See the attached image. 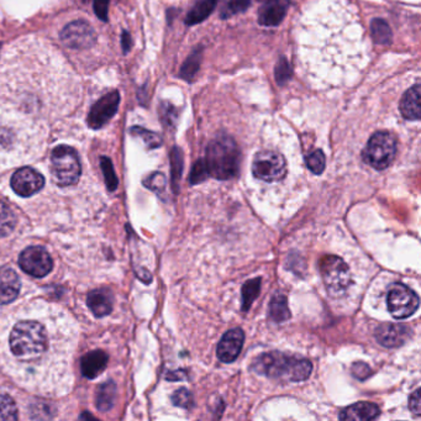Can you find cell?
Listing matches in <instances>:
<instances>
[{"label":"cell","mask_w":421,"mask_h":421,"mask_svg":"<svg viewBox=\"0 0 421 421\" xmlns=\"http://www.w3.org/2000/svg\"><path fill=\"white\" fill-rule=\"evenodd\" d=\"M217 4H218V0H199L187 15L185 24L192 26V25L202 23L210 16Z\"/></svg>","instance_id":"21"},{"label":"cell","mask_w":421,"mask_h":421,"mask_svg":"<svg viewBox=\"0 0 421 421\" xmlns=\"http://www.w3.org/2000/svg\"><path fill=\"white\" fill-rule=\"evenodd\" d=\"M370 33L372 38L378 45H389L392 42V28L388 23L382 19H373L370 23Z\"/></svg>","instance_id":"24"},{"label":"cell","mask_w":421,"mask_h":421,"mask_svg":"<svg viewBox=\"0 0 421 421\" xmlns=\"http://www.w3.org/2000/svg\"><path fill=\"white\" fill-rule=\"evenodd\" d=\"M116 399V385L114 382H105L103 383L99 389H98L97 398H95V404H97L98 410L103 412H109L114 407Z\"/></svg>","instance_id":"22"},{"label":"cell","mask_w":421,"mask_h":421,"mask_svg":"<svg viewBox=\"0 0 421 421\" xmlns=\"http://www.w3.org/2000/svg\"><path fill=\"white\" fill-rule=\"evenodd\" d=\"M319 269L330 296H343L351 284V274L345 261L338 256H324L320 259Z\"/></svg>","instance_id":"6"},{"label":"cell","mask_w":421,"mask_h":421,"mask_svg":"<svg viewBox=\"0 0 421 421\" xmlns=\"http://www.w3.org/2000/svg\"><path fill=\"white\" fill-rule=\"evenodd\" d=\"M19 264L25 274L36 278L45 277L53 267L51 256L41 246H31L23 251L19 257Z\"/></svg>","instance_id":"10"},{"label":"cell","mask_w":421,"mask_h":421,"mask_svg":"<svg viewBox=\"0 0 421 421\" xmlns=\"http://www.w3.org/2000/svg\"><path fill=\"white\" fill-rule=\"evenodd\" d=\"M412 336V330L407 325L385 323L375 329L377 341L388 348H400Z\"/></svg>","instance_id":"13"},{"label":"cell","mask_w":421,"mask_h":421,"mask_svg":"<svg viewBox=\"0 0 421 421\" xmlns=\"http://www.w3.org/2000/svg\"><path fill=\"white\" fill-rule=\"evenodd\" d=\"M172 402L177 407H184V409H190L194 404L193 395L188 389L185 388L178 389L177 392H175V394L172 395Z\"/></svg>","instance_id":"35"},{"label":"cell","mask_w":421,"mask_h":421,"mask_svg":"<svg viewBox=\"0 0 421 421\" xmlns=\"http://www.w3.org/2000/svg\"><path fill=\"white\" fill-rule=\"evenodd\" d=\"M205 163L209 176L220 181H227L237 176L240 168V150L229 136L213 140L207 148Z\"/></svg>","instance_id":"3"},{"label":"cell","mask_w":421,"mask_h":421,"mask_svg":"<svg viewBox=\"0 0 421 421\" xmlns=\"http://www.w3.org/2000/svg\"><path fill=\"white\" fill-rule=\"evenodd\" d=\"M16 227V217L8 204L0 200V239L9 237Z\"/></svg>","instance_id":"25"},{"label":"cell","mask_w":421,"mask_h":421,"mask_svg":"<svg viewBox=\"0 0 421 421\" xmlns=\"http://www.w3.org/2000/svg\"><path fill=\"white\" fill-rule=\"evenodd\" d=\"M292 77V68L291 65L284 57L278 61L277 66H276V79H277L278 84H286L288 80Z\"/></svg>","instance_id":"36"},{"label":"cell","mask_w":421,"mask_h":421,"mask_svg":"<svg viewBox=\"0 0 421 421\" xmlns=\"http://www.w3.org/2000/svg\"><path fill=\"white\" fill-rule=\"evenodd\" d=\"M120 103V94L114 92L108 93L104 97L100 98L89 111L88 125L93 130L102 129L107 125L108 121L115 115Z\"/></svg>","instance_id":"11"},{"label":"cell","mask_w":421,"mask_h":421,"mask_svg":"<svg viewBox=\"0 0 421 421\" xmlns=\"http://www.w3.org/2000/svg\"><path fill=\"white\" fill-rule=\"evenodd\" d=\"M60 37L65 46L73 50H88L97 42L95 30L84 20H77L66 25Z\"/></svg>","instance_id":"9"},{"label":"cell","mask_w":421,"mask_h":421,"mask_svg":"<svg viewBox=\"0 0 421 421\" xmlns=\"http://www.w3.org/2000/svg\"><path fill=\"white\" fill-rule=\"evenodd\" d=\"M171 171L173 188H176L177 189L178 184H180V181H181L182 172H183V155H182V151L178 147H175L172 150Z\"/></svg>","instance_id":"28"},{"label":"cell","mask_w":421,"mask_h":421,"mask_svg":"<svg viewBox=\"0 0 421 421\" xmlns=\"http://www.w3.org/2000/svg\"><path fill=\"white\" fill-rule=\"evenodd\" d=\"M130 48H131V36H130L129 33H126L124 31L123 33V50L125 53L130 51Z\"/></svg>","instance_id":"42"},{"label":"cell","mask_w":421,"mask_h":421,"mask_svg":"<svg viewBox=\"0 0 421 421\" xmlns=\"http://www.w3.org/2000/svg\"><path fill=\"white\" fill-rule=\"evenodd\" d=\"M397 153V140L393 135L387 131L375 132L367 142L362 152V157L367 165L373 167L377 171L388 168Z\"/></svg>","instance_id":"4"},{"label":"cell","mask_w":421,"mask_h":421,"mask_svg":"<svg viewBox=\"0 0 421 421\" xmlns=\"http://www.w3.org/2000/svg\"><path fill=\"white\" fill-rule=\"evenodd\" d=\"M291 311L288 308L287 296L283 294H276L269 303V318L274 323L281 324L291 319Z\"/></svg>","instance_id":"23"},{"label":"cell","mask_w":421,"mask_h":421,"mask_svg":"<svg viewBox=\"0 0 421 421\" xmlns=\"http://www.w3.org/2000/svg\"><path fill=\"white\" fill-rule=\"evenodd\" d=\"M259 291H261V278H255V279L247 281L242 286V289H241V294H242L241 309H242V311H247L250 309L252 303L259 296Z\"/></svg>","instance_id":"26"},{"label":"cell","mask_w":421,"mask_h":421,"mask_svg":"<svg viewBox=\"0 0 421 421\" xmlns=\"http://www.w3.org/2000/svg\"><path fill=\"white\" fill-rule=\"evenodd\" d=\"M100 166H102L103 173L105 176L108 189L110 190V192H114L118 188L119 181H118V177H116L115 171H114L113 163H111L109 158L102 157L100 158Z\"/></svg>","instance_id":"32"},{"label":"cell","mask_w":421,"mask_h":421,"mask_svg":"<svg viewBox=\"0 0 421 421\" xmlns=\"http://www.w3.org/2000/svg\"><path fill=\"white\" fill-rule=\"evenodd\" d=\"M306 166L314 175L319 176L325 170V155L321 150H315L306 158Z\"/></svg>","instance_id":"31"},{"label":"cell","mask_w":421,"mask_h":421,"mask_svg":"<svg viewBox=\"0 0 421 421\" xmlns=\"http://www.w3.org/2000/svg\"><path fill=\"white\" fill-rule=\"evenodd\" d=\"M108 361H109V357L105 352L95 350L83 356L80 361V370L85 378L94 380L102 373L103 370H105Z\"/></svg>","instance_id":"19"},{"label":"cell","mask_w":421,"mask_h":421,"mask_svg":"<svg viewBox=\"0 0 421 421\" xmlns=\"http://www.w3.org/2000/svg\"><path fill=\"white\" fill-rule=\"evenodd\" d=\"M209 177L208 167L204 160H198L190 171V184H199Z\"/></svg>","instance_id":"33"},{"label":"cell","mask_w":421,"mask_h":421,"mask_svg":"<svg viewBox=\"0 0 421 421\" xmlns=\"http://www.w3.org/2000/svg\"><path fill=\"white\" fill-rule=\"evenodd\" d=\"M45 178L40 172L31 167H24L15 172L11 177V188L16 194L28 198L36 194L43 188Z\"/></svg>","instance_id":"12"},{"label":"cell","mask_w":421,"mask_h":421,"mask_svg":"<svg viewBox=\"0 0 421 421\" xmlns=\"http://www.w3.org/2000/svg\"><path fill=\"white\" fill-rule=\"evenodd\" d=\"M0 48H1V45H0Z\"/></svg>","instance_id":"43"},{"label":"cell","mask_w":421,"mask_h":421,"mask_svg":"<svg viewBox=\"0 0 421 421\" xmlns=\"http://www.w3.org/2000/svg\"><path fill=\"white\" fill-rule=\"evenodd\" d=\"M352 375L358 380H365L372 375L370 366L365 362H356L352 365Z\"/></svg>","instance_id":"38"},{"label":"cell","mask_w":421,"mask_h":421,"mask_svg":"<svg viewBox=\"0 0 421 421\" xmlns=\"http://www.w3.org/2000/svg\"><path fill=\"white\" fill-rule=\"evenodd\" d=\"M402 115L407 120H420V85L415 84L404 94L400 105H399Z\"/></svg>","instance_id":"20"},{"label":"cell","mask_w":421,"mask_h":421,"mask_svg":"<svg viewBox=\"0 0 421 421\" xmlns=\"http://www.w3.org/2000/svg\"><path fill=\"white\" fill-rule=\"evenodd\" d=\"M21 282L18 274L8 267H0V304H9L18 298Z\"/></svg>","instance_id":"16"},{"label":"cell","mask_w":421,"mask_h":421,"mask_svg":"<svg viewBox=\"0 0 421 421\" xmlns=\"http://www.w3.org/2000/svg\"><path fill=\"white\" fill-rule=\"evenodd\" d=\"M252 367L259 375L286 382H303L309 378L313 370V365L309 360L288 356L281 352L261 355L256 358Z\"/></svg>","instance_id":"1"},{"label":"cell","mask_w":421,"mask_h":421,"mask_svg":"<svg viewBox=\"0 0 421 421\" xmlns=\"http://www.w3.org/2000/svg\"><path fill=\"white\" fill-rule=\"evenodd\" d=\"M166 177L161 172H155L144 181V184L148 189L153 190L156 193H163L166 189Z\"/></svg>","instance_id":"34"},{"label":"cell","mask_w":421,"mask_h":421,"mask_svg":"<svg viewBox=\"0 0 421 421\" xmlns=\"http://www.w3.org/2000/svg\"><path fill=\"white\" fill-rule=\"evenodd\" d=\"M420 389H417L409 398V409L412 410L415 415H420L421 412V399Z\"/></svg>","instance_id":"40"},{"label":"cell","mask_w":421,"mask_h":421,"mask_svg":"<svg viewBox=\"0 0 421 421\" xmlns=\"http://www.w3.org/2000/svg\"><path fill=\"white\" fill-rule=\"evenodd\" d=\"M244 340H245V333L240 328L229 330L219 343L218 350H217L219 360L224 363L237 361L244 346Z\"/></svg>","instance_id":"14"},{"label":"cell","mask_w":421,"mask_h":421,"mask_svg":"<svg viewBox=\"0 0 421 421\" xmlns=\"http://www.w3.org/2000/svg\"><path fill=\"white\" fill-rule=\"evenodd\" d=\"M51 170L57 184L61 187L76 184L82 171L78 153L70 146H57L52 151Z\"/></svg>","instance_id":"5"},{"label":"cell","mask_w":421,"mask_h":421,"mask_svg":"<svg viewBox=\"0 0 421 421\" xmlns=\"http://www.w3.org/2000/svg\"><path fill=\"white\" fill-rule=\"evenodd\" d=\"M89 309L92 311L93 314L97 318H103L110 314L113 311V304H114V298L113 293L109 289L102 288V289H95L89 293L87 298Z\"/></svg>","instance_id":"18"},{"label":"cell","mask_w":421,"mask_h":421,"mask_svg":"<svg viewBox=\"0 0 421 421\" xmlns=\"http://www.w3.org/2000/svg\"><path fill=\"white\" fill-rule=\"evenodd\" d=\"M9 348L16 358L31 362L41 358L48 348V333L41 323L24 320L14 325L9 338Z\"/></svg>","instance_id":"2"},{"label":"cell","mask_w":421,"mask_h":421,"mask_svg":"<svg viewBox=\"0 0 421 421\" xmlns=\"http://www.w3.org/2000/svg\"><path fill=\"white\" fill-rule=\"evenodd\" d=\"M130 132L134 136L144 140V142L148 148H157L162 145V139L160 137V135L152 132V131H148V130L142 129L139 126H134V128H131Z\"/></svg>","instance_id":"30"},{"label":"cell","mask_w":421,"mask_h":421,"mask_svg":"<svg viewBox=\"0 0 421 421\" xmlns=\"http://www.w3.org/2000/svg\"><path fill=\"white\" fill-rule=\"evenodd\" d=\"M289 0H267L259 10V23L264 26H277L286 18Z\"/></svg>","instance_id":"15"},{"label":"cell","mask_w":421,"mask_h":421,"mask_svg":"<svg viewBox=\"0 0 421 421\" xmlns=\"http://www.w3.org/2000/svg\"><path fill=\"white\" fill-rule=\"evenodd\" d=\"M18 407L6 394H0V420H16Z\"/></svg>","instance_id":"29"},{"label":"cell","mask_w":421,"mask_h":421,"mask_svg":"<svg viewBox=\"0 0 421 421\" xmlns=\"http://www.w3.org/2000/svg\"><path fill=\"white\" fill-rule=\"evenodd\" d=\"M420 299L417 293L403 283H394L387 296V306L394 319H407L417 311Z\"/></svg>","instance_id":"7"},{"label":"cell","mask_w":421,"mask_h":421,"mask_svg":"<svg viewBox=\"0 0 421 421\" xmlns=\"http://www.w3.org/2000/svg\"><path fill=\"white\" fill-rule=\"evenodd\" d=\"M252 0H229L227 6V14L222 15V16H230V15L239 14L245 11L249 6L251 5Z\"/></svg>","instance_id":"37"},{"label":"cell","mask_w":421,"mask_h":421,"mask_svg":"<svg viewBox=\"0 0 421 421\" xmlns=\"http://www.w3.org/2000/svg\"><path fill=\"white\" fill-rule=\"evenodd\" d=\"M168 380H183L187 378V372L183 370H175V372H170L166 377Z\"/></svg>","instance_id":"41"},{"label":"cell","mask_w":421,"mask_h":421,"mask_svg":"<svg viewBox=\"0 0 421 421\" xmlns=\"http://www.w3.org/2000/svg\"><path fill=\"white\" fill-rule=\"evenodd\" d=\"M109 1L110 0H94V11L98 18L104 23L108 21V10H109Z\"/></svg>","instance_id":"39"},{"label":"cell","mask_w":421,"mask_h":421,"mask_svg":"<svg viewBox=\"0 0 421 421\" xmlns=\"http://www.w3.org/2000/svg\"><path fill=\"white\" fill-rule=\"evenodd\" d=\"M200 62H202V51L197 50L184 61V63L182 66V78H184L188 82L194 78L195 74L199 70Z\"/></svg>","instance_id":"27"},{"label":"cell","mask_w":421,"mask_h":421,"mask_svg":"<svg viewBox=\"0 0 421 421\" xmlns=\"http://www.w3.org/2000/svg\"><path fill=\"white\" fill-rule=\"evenodd\" d=\"M380 407L375 404L368 403V402H360V403L353 404L351 407L343 409L340 412V420L345 421H370L375 420L380 417Z\"/></svg>","instance_id":"17"},{"label":"cell","mask_w":421,"mask_h":421,"mask_svg":"<svg viewBox=\"0 0 421 421\" xmlns=\"http://www.w3.org/2000/svg\"><path fill=\"white\" fill-rule=\"evenodd\" d=\"M252 173L257 180L269 183L282 181L287 173V163L281 153L261 151L252 163Z\"/></svg>","instance_id":"8"}]
</instances>
